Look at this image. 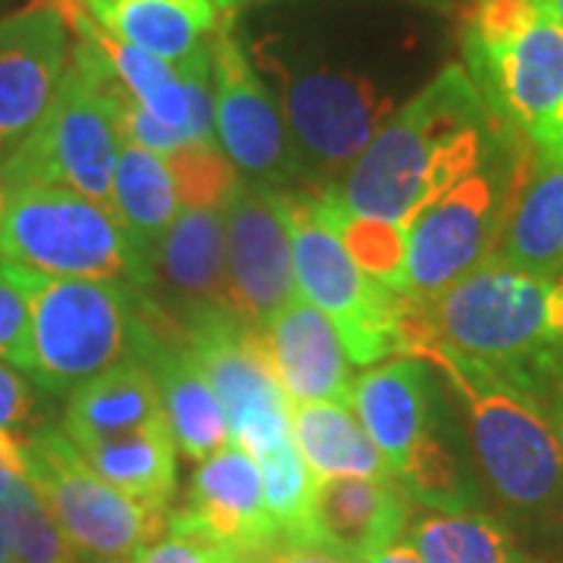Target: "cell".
<instances>
[{
    "mask_svg": "<svg viewBox=\"0 0 563 563\" xmlns=\"http://www.w3.org/2000/svg\"><path fill=\"white\" fill-rule=\"evenodd\" d=\"M507 135L461 63L444 66L369 141L342 181L322 191L347 213L407 229L470 176Z\"/></svg>",
    "mask_w": 563,
    "mask_h": 563,
    "instance_id": "1",
    "label": "cell"
},
{
    "mask_svg": "<svg viewBox=\"0 0 563 563\" xmlns=\"http://www.w3.org/2000/svg\"><path fill=\"white\" fill-rule=\"evenodd\" d=\"M426 342L492 366L536 398L563 376V276H539L498 257L454 282L435 301L410 303L404 357Z\"/></svg>",
    "mask_w": 563,
    "mask_h": 563,
    "instance_id": "2",
    "label": "cell"
},
{
    "mask_svg": "<svg viewBox=\"0 0 563 563\" xmlns=\"http://www.w3.org/2000/svg\"><path fill=\"white\" fill-rule=\"evenodd\" d=\"M463 69L536 163L563 166V25L542 0H470Z\"/></svg>",
    "mask_w": 563,
    "mask_h": 563,
    "instance_id": "3",
    "label": "cell"
},
{
    "mask_svg": "<svg viewBox=\"0 0 563 563\" xmlns=\"http://www.w3.org/2000/svg\"><path fill=\"white\" fill-rule=\"evenodd\" d=\"M442 373L466 407L473 454L495 495L514 510H563V454L551 410L492 366L426 342L417 354Z\"/></svg>",
    "mask_w": 563,
    "mask_h": 563,
    "instance_id": "4",
    "label": "cell"
},
{
    "mask_svg": "<svg viewBox=\"0 0 563 563\" xmlns=\"http://www.w3.org/2000/svg\"><path fill=\"white\" fill-rule=\"evenodd\" d=\"M25 288L29 379L51 395H69L117 363L141 361L157 332L161 307L135 285L25 273Z\"/></svg>",
    "mask_w": 563,
    "mask_h": 563,
    "instance_id": "5",
    "label": "cell"
},
{
    "mask_svg": "<svg viewBox=\"0 0 563 563\" xmlns=\"http://www.w3.org/2000/svg\"><path fill=\"white\" fill-rule=\"evenodd\" d=\"M69 22L79 32L73 66L35 132L3 161V181L7 188H63L110 207L113 169L122 151L120 120L103 81L88 13L76 10Z\"/></svg>",
    "mask_w": 563,
    "mask_h": 563,
    "instance_id": "6",
    "label": "cell"
},
{
    "mask_svg": "<svg viewBox=\"0 0 563 563\" xmlns=\"http://www.w3.org/2000/svg\"><path fill=\"white\" fill-rule=\"evenodd\" d=\"M532 151L510 129L470 176L448 188L407 225L404 298L435 301L454 282L495 257L504 222L520 195Z\"/></svg>",
    "mask_w": 563,
    "mask_h": 563,
    "instance_id": "7",
    "label": "cell"
},
{
    "mask_svg": "<svg viewBox=\"0 0 563 563\" xmlns=\"http://www.w3.org/2000/svg\"><path fill=\"white\" fill-rule=\"evenodd\" d=\"M0 257L44 279H107L147 291L151 266L110 207L76 191L20 185L0 207Z\"/></svg>",
    "mask_w": 563,
    "mask_h": 563,
    "instance_id": "8",
    "label": "cell"
},
{
    "mask_svg": "<svg viewBox=\"0 0 563 563\" xmlns=\"http://www.w3.org/2000/svg\"><path fill=\"white\" fill-rule=\"evenodd\" d=\"M288 225L295 285L342 335L351 363L369 366L385 357H404V320L410 301L369 279L347 254L335 229L325 222L313 191H282Z\"/></svg>",
    "mask_w": 563,
    "mask_h": 563,
    "instance_id": "9",
    "label": "cell"
},
{
    "mask_svg": "<svg viewBox=\"0 0 563 563\" xmlns=\"http://www.w3.org/2000/svg\"><path fill=\"white\" fill-rule=\"evenodd\" d=\"M22 473L73 551L101 561H135L166 536V507L135 501L103 483L76 444L57 429H38L20 444Z\"/></svg>",
    "mask_w": 563,
    "mask_h": 563,
    "instance_id": "10",
    "label": "cell"
},
{
    "mask_svg": "<svg viewBox=\"0 0 563 563\" xmlns=\"http://www.w3.org/2000/svg\"><path fill=\"white\" fill-rule=\"evenodd\" d=\"M181 335L220 401L232 442L242 444L254 461L295 444L291 401L276 379L261 329L239 320L232 310H217L188 322Z\"/></svg>",
    "mask_w": 563,
    "mask_h": 563,
    "instance_id": "11",
    "label": "cell"
},
{
    "mask_svg": "<svg viewBox=\"0 0 563 563\" xmlns=\"http://www.w3.org/2000/svg\"><path fill=\"white\" fill-rule=\"evenodd\" d=\"M279 107L303 176H320L329 185L342 179L391 117V98L361 73L295 66L279 69Z\"/></svg>",
    "mask_w": 563,
    "mask_h": 563,
    "instance_id": "12",
    "label": "cell"
},
{
    "mask_svg": "<svg viewBox=\"0 0 563 563\" xmlns=\"http://www.w3.org/2000/svg\"><path fill=\"white\" fill-rule=\"evenodd\" d=\"M217 144L247 181L285 188L303 176L301 157L276 95L257 76L232 25L220 22L210 38Z\"/></svg>",
    "mask_w": 563,
    "mask_h": 563,
    "instance_id": "13",
    "label": "cell"
},
{
    "mask_svg": "<svg viewBox=\"0 0 563 563\" xmlns=\"http://www.w3.org/2000/svg\"><path fill=\"white\" fill-rule=\"evenodd\" d=\"M225 279L229 310L254 329L298 298L291 225L282 188L242 179L225 210Z\"/></svg>",
    "mask_w": 563,
    "mask_h": 563,
    "instance_id": "14",
    "label": "cell"
},
{
    "mask_svg": "<svg viewBox=\"0 0 563 563\" xmlns=\"http://www.w3.org/2000/svg\"><path fill=\"white\" fill-rule=\"evenodd\" d=\"M60 3H35L0 20V163L35 132L60 91L69 32Z\"/></svg>",
    "mask_w": 563,
    "mask_h": 563,
    "instance_id": "15",
    "label": "cell"
},
{
    "mask_svg": "<svg viewBox=\"0 0 563 563\" xmlns=\"http://www.w3.org/2000/svg\"><path fill=\"white\" fill-rule=\"evenodd\" d=\"M176 517L235 551L242 563L282 544L263 501L261 466L235 442L201 461L191 479L188 507L176 510Z\"/></svg>",
    "mask_w": 563,
    "mask_h": 563,
    "instance_id": "16",
    "label": "cell"
},
{
    "mask_svg": "<svg viewBox=\"0 0 563 563\" xmlns=\"http://www.w3.org/2000/svg\"><path fill=\"white\" fill-rule=\"evenodd\" d=\"M161 288L154 301L179 329L207 313L229 310L225 279V220L222 210L181 207L173 225L151 251V285Z\"/></svg>",
    "mask_w": 563,
    "mask_h": 563,
    "instance_id": "17",
    "label": "cell"
},
{
    "mask_svg": "<svg viewBox=\"0 0 563 563\" xmlns=\"http://www.w3.org/2000/svg\"><path fill=\"white\" fill-rule=\"evenodd\" d=\"M413 517V501L395 479L329 476L317 479L310 510V548L366 561L401 542Z\"/></svg>",
    "mask_w": 563,
    "mask_h": 563,
    "instance_id": "18",
    "label": "cell"
},
{
    "mask_svg": "<svg viewBox=\"0 0 563 563\" xmlns=\"http://www.w3.org/2000/svg\"><path fill=\"white\" fill-rule=\"evenodd\" d=\"M261 335L288 401H329L351 407V357L335 325L313 303L298 295L263 325Z\"/></svg>",
    "mask_w": 563,
    "mask_h": 563,
    "instance_id": "19",
    "label": "cell"
},
{
    "mask_svg": "<svg viewBox=\"0 0 563 563\" xmlns=\"http://www.w3.org/2000/svg\"><path fill=\"white\" fill-rule=\"evenodd\" d=\"M351 410L398 476L410 451L439 422L432 366L420 357H395L366 369L354 379Z\"/></svg>",
    "mask_w": 563,
    "mask_h": 563,
    "instance_id": "20",
    "label": "cell"
},
{
    "mask_svg": "<svg viewBox=\"0 0 563 563\" xmlns=\"http://www.w3.org/2000/svg\"><path fill=\"white\" fill-rule=\"evenodd\" d=\"M141 361L147 363L157 383L163 417L176 442V451L191 461H207L210 454H217L220 448L232 442V429L213 388L203 379L195 357L188 354L181 329L163 310L157 332Z\"/></svg>",
    "mask_w": 563,
    "mask_h": 563,
    "instance_id": "21",
    "label": "cell"
},
{
    "mask_svg": "<svg viewBox=\"0 0 563 563\" xmlns=\"http://www.w3.org/2000/svg\"><path fill=\"white\" fill-rule=\"evenodd\" d=\"M85 10L110 38L173 66L207 47L220 25L213 0H88Z\"/></svg>",
    "mask_w": 563,
    "mask_h": 563,
    "instance_id": "22",
    "label": "cell"
},
{
    "mask_svg": "<svg viewBox=\"0 0 563 563\" xmlns=\"http://www.w3.org/2000/svg\"><path fill=\"white\" fill-rule=\"evenodd\" d=\"M151 422H166L157 383L147 363L125 361L69 391L63 435L73 444H88Z\"/></svg>",
    "mask_w": 563,
    "mask_h": 563,
    "instance_id": "23",
    "label": "cell"
},
{
    "mask_svg": "<svg viewBox=\"0 0 563 563\" xmlns=\"http://www.w3.org/2000/svg\"><path fill=\"white\" fill-rule=\"evenodd\" d=\"M495 257L539 276H563V166H529Z\"/></svg>",
    "mask_w": 563,
    "mask_h": 563,
    "instance_id": "24",
    "label": "cell"
},
{
    "mask_svg": "<svg viewBox=\"0 0 563 563\" xmlns=\"http://www.w3.org/2000/svg\"><path fill=\"white\" fill-rule=\"evenodd\" d=\"M291 435L303 463L317 479L329 476H366L395 479L379 448L347 404L310 401L291 404ZM398 483V479H395Z\"/></svg>",
    "mask_w": 563,
    "mask_h": 563,
    "instance_id": "25",
    "label": "cell"
},
{
    "mask_svg": "<svg viewBox=\"0 0 563 563\" xmlns=\"http://www.w3.org/2000/svg\"><path fill=\"white\" fill-rule=\"evenodd\" d=\"M103 483L135 501L166 507L176 492V442L166 422H151L113 439L76 444Z\"/></svg>",
    "mask_w": 563,
    "mask_h": 563,
    "instance_id": "26",
    "label": "cell"
},
{
    "mask_svg": "<svg viewBox=\"0 0 563 563\" xmlns=\"http://www.w3.org/2000/svg\"><path fill=\"white\" fill-rule=\"evenodd\" d=\"M110 210L117 213L135 251L151 266V251L157 247L163 232L173 225L176 213L181 210L169 166L161 154L122 141L120 161L113 169Z\"/></svg>",
    "mask_w": 563,
    "mask_h": 563,
    "instance_id": "27",
    "label": "cell"
},
{
    "mask_svg": "<svg viewBox=\"0 0 563 563\" xmlns=\"http://www.w3.org/2000/svg\"><path fill=\"white\" fill-rule=\"evenodd\" d=\"M404 536L426 563H539L495 517L479 510H422L410 517Z\"/></svg>",
    "mask_w": 563,
    "mask_h": 563,
    "instance_id": "28",
    "label": "cell"
},
{
    "mask_svg": "<svg viewBox=\"0 0 563 563\" xmlns=\"http://www.w3.org/2000/svg\"><path fill=\"white\" fill-rule=\"evenodd\" d=\"M95 35H98L103 57L110 63L113 79L120 81L122 91L139 103L147 117H154L161 125L173 129L176 135H181L185 144H191V135H188V101H185L179 69L173 63L147 54V51H139L132 44L110 38L98 25H95Z\"/></svg>",
    "mask_w": 563,
    "mask_h": 563,
    "instance_id": "29",
    "label": "cell"
},
{
    "mask_svg": "<svg viewBox=\"0 0 563 563\" xmlns=\"http://www.w3.org/2000/svg\"><path fill=\"white\" fill-rule=\"evenodd\" d=\"M395 479L407 492V498L422 504L426 510L461 514V510H473L476 504V488L463 470L457 448L444 439L442 420L410 451Z\"/></svg>",
    "mask_w": 563,
    "mask_h": 563,
    "instance_id": "30",
    "label": "cell"
},
{
    "mask_svg": "<svg viewBox=\"0 0 563 563\" xmlns=\"http://www.w3.org/2000/svg\"><path fill=\"white\" fill-rule=\"evenodd\" d=\"M325 222L335 229L347 254L361 266L369 279H376L385 288L398 291L404 298V257H407V229L395 222L366 220L357 213H347L344 207L332 201L325 191H317Z\"/></svg>",
    "mask_w": 563,
    "mask_h": 563,
    "instance_id": "31",
    "label": "cell"
},
{
    "mask_svg": "<svg viewBox=\"0 0 563 563\" xmlns=\"http://www.w3.org/2000/svg\"><path fill=\"white\" fill-rule=\"evenodd\" d=\"M263 479V501L273 517L282 544L310 548V510L317 476L303 463L295 444H285L269 457L257 461Z\"/></svg>",
    "mask_w": 563,
    "mask_h": 563,
    "instance_id": "32",
    "label": "cell"
},
{
    "mask_svg": "<svg viewBox=\"0 0 563 563\" xmlns=\"http://www.w3.org/2000/svg\"><path fill=\"white\" fill-rule=\"evenodd\" d=\"M0 529L20 563H76L73 548L54 523L32 483L20 476L0 498Z\"/></svg>",
    "mask_w": 563,
    "mask_h": 563,
    "instance_id": "33",
    "label": "cell"
},
{
    "mask_svg": "<svg viewBox=\"0 0 563 563\" xmlns=\"http://www.w3.org/2000/svg\"><path fill=\"white\" fill-rule=\"evenodd\" d=\"M176 185L181 207H203V210H225L229 198L242 185L239 169L229 163L217 141L181 144L163 157Z\"/></svg>",
    "mask_w": 563,
    "mask_h": 563,
    "instance_id": "34",
    "label": "cell"
},
{
    "mask_svg": "<svg viewBox=\"0 0 563 563\" xmlns=\"http://www.w3.org/2000/svg\"><path fill=\"white\" fill-rule=\"evenodd\" d=\"M0 361L29 376V288L20 266L0 257Z\"/></svg>",
    "mask_w": 563,
    "mask_h": 563,
    "instance_id": "35",
    "label": "cell"
},
{
    "mask_svg": "<svg viewBox=\"0 0 563 563\" xmlns=\"http://www.w3.org/2000/svg\"><path fill=\"white\" fill-rule=\"evenodd\" d=\"M135 563H242V558L169 514L166 539L141 551Z\"/></svg>",
    "mask_w": 563,
    "mask_h": 563,
    "instance_id": "36",
    "label": "cell"
},
{
    "mask_svg": "<svg viewBox=\"0 0 563 563\" xmlns=\"http://www.w3.org/2000/svg\"><path fill=\"white\" fill-rule=\"evenodd\" d=\"M44 429L38 417V398L25 373L13 363L0 361V439L22 444L32 432Z\"/></svg>",
    "mask_w": 563,
    "mask_h": 563,
    "instance_id": "37",
    "label": "cell"
},
{
    "mask_svg": "<svg viewBox=\"0 0 563 563\" xmlns=\"http://www.w3.org/2000/svg\"><path fill=\"white\" fill-rule=\"evenodd\" d=\"M251 563H357L347 561V558H339V554H329V551H320V548H298V544H276L269 548L266 554L254 558Z\"/></svg>",
    "mask_w": 563,
    "mask_h": 563,
    "instance_id": "38",
    "label": "cell"
},
{
    "mask_svg": "<svg viewBox=\"0 0 563 563\" xmlns=\"http://www.w3.org/2000/svg\"><path fill=\"white\" fill-rule=\"evenodd\" d=\"M22 473V457H20V444L3 442L0 439V498L10 492V485L16 483Z\"/></svg>",
    "mask_w": 563,
    "mask_h": 563,
    "instance_id": "39",
    "label": "cell"
},
{
    "mask_svg": "<svg viewBox=\"0 0 563 563\" xmlns=\"http://www.w3.org/2000/svg\"><path fill=\"white\" fill-rule=\"evenodd\" d=\"M366 563H426L410 548L407 542H395V544H388V548H383V551H376L373 558H366Z\"/></svg>",
    "mask_w": 563,
    "mask_h": 563,
    "instance_id": "40",
    "label": "cell"
},
{
    "mask_svg": "<svg viewBox=\"0 0 563 563\" xmlns=\"http://www.w3.org/2000/svg\"><path fill=\"white\" fill-rule=\"evenodd\" d=\"M551 420H554V429H558V442H561V454H563V376L554 385V391H551Z\"/></svg>",
    "mask_w": 563,
    "mask_h": 563,
    "instance_id": "41",
    "label": "cell"
},
{
    "mask_svg": "<svg viewBox=\"0 0 563 563\" xmlns=\"http://www.w3.org/2000/svg\"><path fill=\"white\" fill-rule=\"evenodd\" d=\"M542 3L548 7V13L563 25V0H542Z\"/></svg>",
    "mask_w": 563,
    "mask_h": 563,
    "instance_id": "42",
    "label": "cell"
},
{
    "mask_svg": "<svg viewBox=\"0 0 563 563\" xmlns=\"http://www.w3.org/2000/svg\"><path fill=\"white\" fill-rule=\"evenodd\" d=\"M0 563H13V551H10V542H7L3 529H0Z\"/></svg>",
    "mask_w": 563,
    "mask_h": 563,
    "instance_id": "43",
    "label": "cell"
},
{
    "mask_svg": "<svg viewBox=\"0 0 563 563\" xmlns=\"http://www.w3.org/2000/svg\"><path fill=\"white\" fill-rule=\"evenodd\" d=\"M242 3H247V0H213L217 10H235V7H242Z\"/></svg>",
    "mask_w": 563,
    "mask_h": 563,
    "instance_id": "44",
    "label": "cell"
},
{
    "mask_svg": "<svg viewBox=\"0 0 563 563\" xmlns=\"http://www.w3.org/2000/svg\"><path fill=\"white\" fill-rule=\"evenodd\" d=\"M85 3H88V0H63L60 7L63 13H69V10H85Z\"/></svg>",
    "mask_w": 563,
    "mask_h": 563,
    "instance_id": "45",
    "label": "cell"
},
{
    "mask_svg": "<svg viewBox=\"0 0 563 563\" xmlns=\"http://www.w3.org/2000/svg\"><path fill=\"white\" fill-rule=\"evenodd\" d=\"M3 198H7V181H3V163H0V207H3Z\"/></svg>",
    "mask_w": 563,
    "mask_h": 563,
    "instance_id": "46",
    "label": "cell"
},
{
    "mask_svg": "<svg viewBox=\"0 0 563 563\" xmlns=\"http://www.w3.org/2000/svg\"><path fill=\"white\" fill-rule=\"evenodd\" d=\"M420 3H429V7H448L451 0H420Z\"/></svg>",
    "mask_w": 563,
    "mask_h": 563,
    "instance_id": "47",
    "label": "cell"
},
{
    "mask_svg": "<svg viewBox=\"0 0 563 563\" xmlns=\"http://www.w3.org/2000/svg\"><path fill=\"white\" fill-rule=\"evenodd\" d=\"M244 563H251V561H244Z\"/></svg>",
    "mask_w": 563,
    "mask_h": 563,
    "instance_id": "48",
    "label": "cell"
}]
</instances>
